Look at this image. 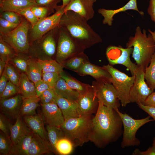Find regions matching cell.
I'll return each mask as SVG.
<instances>
[{
	"label": "cell",
	"instance_id": "6da1fadb",
	"mask_svg": "<svg viewBox=\"0 0 155 155\" xmlns=\"http://www.w3.org/2000/svg\"><path fill=\"white\" fill-rule=\"evenodd\" d=\"M123 127L117 111L106 106L99 100L96 115L92 120L90 141L98 147H105L119 138L123 133Z\"/></svg>",
	"mask_w": 155,
	"mask_h": 155
},
{
	"label": "cell",
	"instance_id": "7a4b0ae2",
	"mask_svg": "<svg viewBox=\"0 0 155 155\" xmlns=\"http://www.w3.org/2000/svg\"><path fill=\"white\" fill-rule=\"evenodd\" d=\"M88 21L77 13L68 11L63 15L59 26L65 29L83 49L102 41L100 36L88 24Z\"/></svg>",
	"mask_w": 155,
	"mask_h": 155
},
{
	"label": "cell",
	"instance_id": "3957f363",
	"mask_svg": "<svg viewBox=\"0 0 155 155\" xmlns=\"http://www.w3.org/2000/svg\"><path fill=\"white\" fill-rule=\"evenodd\" d=\"M126 47L133 48L132 57L138 67L145 70L155 51V41L151 34L147 36L146 30L143 29L142 32L137 26L134 36L129 38Z\"/></svg>",
	"mask_w": 155,
	"mask_h": 155
},
{
	"label": "cell",
	"instance_id": "277c9868",
	"mask_svg": "<svg viewBox=\"0 0 155 155\" xmlns=\"http://www.w3.org/2000/svg\"><path fill=\"white\" fill-rule=\"evenodd\" d=\"M92 118L90 115L67 119L61 126L65 137L74 147L82 146L90 141Z\"/></svg>",
	"mask_w": 155,
	"mask_h": 155
},
{
	"label": "cell",
	"instance_id": "5b68a950",
	"mask_svg": "<svg viewBox=\"0 0 155 155\" xmlns=\"http://www.w3.org/2000/svg\"><path fill=\"white\" fill-rule=\"evenodd\" d=\"M59 26L49 31L30 44L28 55L36 59H52L57 52L56 40L58 39Z\"/></svg>",
	"mask_w": 155,
	"mask_h": 155
},
{
	"label": "cell",
	"instance_id": "8992f818",
	"mask_svg": "<svg viewBox=\"0 0 155 155\" xmlns=\"http://www.w3.org/2000/svg\"><path fill=\"white\" fill-rule=\"evenodd\" d=\"M102 67L111 75L110 82L117 91L121 105L123 107L126 106L130 103L129 93L135 81V76H129L109 64Z\"/></svg>",
	"mask_w": 155,
	"mask_h": 155
},
{
	"label": "cell",
	"instance_id": "52a82bcc",
	"mask_svg": "<svg viewBox=\"0 0 155 155\" xmlns=\"http://www.w3.org/2000/svg\"><path fill=\"white\" fill-rule=\"evenodd\" d=\"M115 110L120 117L123 127L121 148L139 146L140 142L136 136L137 132L142 126L154 120L150 119V116L141 119H135L128 114L121 112L119 109Z\"/></svg>",
	"mask_w": 155,
	"mask_h": 155
},
{
	"label": "cell",
	"instance_id": "ba28073f",
	"mask_svg": "<svg viewBox=\"0 0 155 155\" xmlns=\"http://www.w3.org/2000/svg\"><path fill=\"white\" fill-rule=\"evenodd\" d=\"M29 24L26 20H22L14 29L0 35V38L13 48L18 53L27 54L30 45L28 39L29 31L31 26Z\"/></svg>",
	"mask_w": 155,
	"mask_h": 155
},
{
	"label": "cell",
	"instance_id": "9c48e42d",
	"mask_svg": "<svg viewBox=\"0 0 155 155\" xmlns=\"http://www.w3.org/2000/svg\"><path fill=\"white\" fill-rule=\"evenodd\" d=\"M82 49L64 28L59 26L56 61L61 63L66 59L81 52Z\"/></svg>",
	"mask_w": 155,
	"mask_h": 155
},
{
	"label": "cell",
	"instance_id": "30bf717a",
	"mask_svg": "<svg viewBox=\"0 0 155 155\" xmlns=\"http://www.w3.org/2000/svg\"><path fill=\"white\" fill-rule=\"evenodd\" d=\"M94 95L106 106L111 109H119L121 103L115 88L109 81H98L92 86Z\"/></svg>",
	"mask_w": 155,
	"mask_h": 155
},
{
	"label": "cell",
	"instance_id": "8fae6325",
	"mask_svg": "<svg viewBox=\"0 0 155 155\" xmlns=\"http://www.w3.org/2000/svg\"><path fill=\"white\" fill-rule=\"evenodd\" d=\"M65 7L62 5H57L53 14L39 19L33 27H30V35L32 41L40 38L59 26L61 18L65 12Z\"/></svg>",
	"mask_w": 155,
	"mask_h": 155
},
{
	"label": "cell",
	"instance_id": "7c38bea8",
	"mask_svg": "<svg viewBox=\"0 0 155 155\" xmlns=\"http://www.w3.org/2000/svg\"><path fill=\"white\" fill-rule=\"evenodd\" d=\"M133 48H124L120 46H111L107 48L106 55L109 63L112 65L121 64L126 67L132 75H135L139 68L130 58Z\"/></svg>",
	"mask_w": 155,
	"mask_h": 155
},
{
	"label": "cell",
	"instance_id": "4fadbf2b",
	"mask_svg": "<svg viewBox=\"0 0 155 155\" xmlns=\"http://www.w3.org/2000/svg\"><path fill=\"white\" fill-rule=\"evenodd\" d=\"M144 71L139 67L135 75V81L129 93L130 103L135 102L137 104L141 103L144 104L148 96L154 91L150 89L145 81Z\"/></svg>",
	"mask_w": 155,
	"mask_h": 155
},
{
	"label": "cell",
	"instance_id": "5bb4252c",
	"mask_svg": "<svg viewBox=\"0 0 155 155\" xmlns=\"http://www.w3.org/2000/svg\"><path fill=\"white\" fill-rule=\"evenodd\" d=\"M23 98L19 94L9 98L0 100L1 113L11 122L19 115Z\"/></svg>",
	"mask_w": 155,
	"mask_h": 155
},
{
	"label": "cell",
	"instance_id": "9a60e30c",
	"mask_svg": "<svg viewBox=\"0 0 155 155\" xmlns=\"http://www.w3.org/2000/svg\"><path fill=\"white\" fill-rule=\"evenodd\" d=\"M77 101L81 116L92 115L97 111L98 100L94 95L92 87L84 93L80 94Z\"/></svg>",
	"mask_w": 155,
	"mask_h": 155
},
{
	"label": "cell",
	"instance_id": "2e32d148",
	"mask_svg": "<svg viewBox=\"0 0 155 155\" xmlns=\"http://www.w3.org/2000/svg\"><path fill=\"white\" fill-rule=\"evenodd\" d=\"M96 0H70L65 8V12L71 11L88 21L94 17L93 5Z\"/></svg>",
	"mask_w": 155,
	"mask_h": 155
},
{
	"label": "cell",
	"instance_id": "e0dca14e",
	"mask_svg": "<svg viewBox=\"0 0 155 155\" xmlns=\"http://www.w3.org/2000/svg\"><path fill=\"white\" fill-rule=\"evenodd\" d=\"M41 105L42 115L45 123L49 125L60 127L65 119L57 104L53 102Z\"/></svg>",
	"mask_w": 155,
	"mask_h": 155
},
{
	"label": "cell",
	"instance_id": "ac0fdd59",
	"mask_svg": "<svg viewBox=\"0 0 155 155\" xmlns=\"http://www.w3.org/2000/svg\"><path fill=\"white\" fill-rule=\"evenodd\" d=\"M55 102L61 110L65 120L81 116L77 101L66 99L57 94Z\"/></svg>",
	"mask_w": 155,
	"mask_h": 155
},
{
	"label": "cell",
	"instance_id": "d6986e66",
	"mask_svg": "<svg viewBox=\"0 0 155 155\" xmlns=\"http://www.w3.org/2000/svg\"><path fill=\"white\" fill-rule=\"evenodd\" d=\"M51 153H55V152L49 142L33 132L28 155H41Z\"/></svg>",
	"mask_w": 155,
	"mask_h": 155
},
{
	"label": "cell",
	"instance_id": "ffe728a7",
	"mask_svg": "<svg viewBox=\"0 0 155 155\" xmlns=\"http://www.w3.org/2000/svg\"><path fill=\"white\" fill-rule=\"evenodd\" d=\"M23 117L24 121L34 133L49 141L47 132L44 126L45 122L43 115L36 114Z\"/></svg>",
	"mask_w": 155,
	"mask_h": 155
},
{
	"label": "cell",
	"instance_id": "44dd1931",
	"mask_svg": "<svg viewBox=\"0 0 155 155\" xmlns=\"http://www.w3.org/2000/svg\"><path fill=\"white\" fill-rule=\"evenodd\" d=\"M129 10H133L138 12L141 15L143 16L144 13L140 11L137 8V0H130L125 5L116 9H107L100 8L98 9V13L104 17L102 23L107 24L109 26L112 25L113 20V17L116 14L121 12Z\"/></svg>",
	"mask_w": 155,
	"mask_h": 155
},
{
	"label": "cell",
	"instance_id": "7402d4cb",
	"mask_svg": "<svg viewBox=\"0 0 155 155\" xmlns=\"http://www.w3.org/2000/svg\"><path fill=\"white\" fill-rule=\"evenodd\" d=\"M76 71L81 75H91L97 79L98 81L105 80L110 82L111 78L110 74L102 67L88 62L84 63Z\"/></svg>",
	"mask_w": 155,
	"mask_h": 155
},
{
	"label": "cell",
	"instance_id": "603a6c76",
	"mask_svg": "<svg viewBox=\"0 0 155 155\" xmlns=\"http://www.w3.org/2000/svg\"><path fill=\"white\" fill-rule=\"evenodd\" d=\"M39 5L34 0H0L1 13L10 11L18 13L26 8Z\"/></svg>",
	"mask_w": 155,
	"mask_h": 155
},
{
	"label": "cell",
	"instance_id": "cb8c5ba5",
	"mask_svg": "<svg viewBox=\"0 0 155 155\" xmlns=\"http://www.w3.org/2000/svg\"><path fill=\"white\" fill-rule=\"evenodd\" d=\"M31 131L24 120L19 115L17 117L15 123L10 129V137L13 146L15 145L24 135Z\"/></svg>",
	"mask_w": 155,
	"mask_h": 155
},
{
	"label": "cell",
	"instance_id": "d4e9b609",
	"mask_svg": "<svg viewBox=\"0 0 155 155\" xmlns=\"http://www.w3.org/2000/svg\"><path fill=\"white\" fill-rule=\"evenodd\" d=\"M54 88L57 95L68 100L77 101L80 95L78 92L70 88L64 80L61 77Z\"/></svg>",
	"mask_w": 155,
	"mask_h": 155
},
{
	"label": "cell",
	"instance_id": "484cf974",
	"mask_svg": "<svg viewBox=\"0 0 155 155\" xmlns=\"http://www.w3.org/2000/svg\"><path fill=\"white\" fill-rule=\"evenodd\" d=\"M19 87L23 99L37 96L34 83L28 78L25 73L20 74Z\"/></svg>",
	"mask_w": 155,
	"mask_h": 155
},
{
	"label": "cell",
	"instance_id": "4316f807",
	"mask_svg": "<svg viewBox=\"0 0 155 155\" xmlns=\"http://www.w3.org/2000/svg\"><path fill=\"white\" fill-rule=\"evenodd\" d=\"M33 134L31 131L22 137L16 144L12 146L9 155H28Z\"/></svg>",
	"mask_w": 155,
	"mask_h": 155
},
{
	"label": "cell",
	"instance_id": "83f0119b",
	"mask_svg": "<svg viewBox=\"0 0 155 155\" xmlns=\"http://www.w3.org/2000/svg\"><path fill=\"white\" fill-rule=\"evenodd\" d=\"M42 69L39 61L30 57L28 62L26 73L34 83L42 80Z\"/></svg>",
	"mask_w": 155,
	"mask_h": 155
},
{
	"label": "cell",
	"instance_id": "f1b7e54d",
	"mask_svg": "<svg viewBox=\"0 0 155 155\" xmlns=\"http://www.w3.org/2000/svg\"><path fill=\"white\" fill-rule=\"evenodd\" d=\"M39 97L37 96L23 99L20 112L21 117L36 114V110L40 105Z\"/></svg>",
	"mask_w": 155,
	"mask_h": 155
},
{
	"label": "cell",
	"instance_id": "f546056e",
	"mask_svg": "<svg viewBox=\"0 0 155 155\" xmlns=\"http://www.w3.org/2000/svg\"><path fill=\"white\" fill-rule=\"evenodd\" d=\"M46 129L49 141L56 154L55 147L57 143L61 138L65 137V135L60 127L47 124Z\"/></svg>",
	"mask_w": 155,
	"mask_h": 155
},
{
	"label": "cell",
	"instance_id": "4dcf8cb0",
	"mask_svg": "<svg viewBox=\"0 0 155 155\" xmlns=\"http://www.w3.org/2000/svg\"><path fill=\"white\" fill-rule=\"evenodd\" d=\"M59 74L60 77L64 80L70 88L78 92L80 94L84 93L91 87L88 85L84 84L70 77L63 71Z\"/></svg>",
	"mask_w": 155,
	"mask_h": 155
},
{
	"label": "cell",
	"instance_id": "1f68e13d",
	"mask_svg": "<svg viewBox=\"0 0 155 155\" xmlns=\"http://www.w3.org/2000/svg\"><path fill=\"white\" fill-rule=\"evenodd\" d=\"M144 78L149 87L155 90V51L151 57L149 65L144 71Z\"/></svg>",
	"mask_w": 155,
	"mask_h": 155
},
{
	"label": "cell",
	"instance_id": "d6a6232c",
	"mask_svg": "<svg viewBox=\"0 0 155 155\" xmlns=\"http://www.w3.org/2000/svg\"><path fill=\"white\" fill-rule=\"evenodd\" d=\"M18 53L13 48L0 38V59L7 63Z\"/></svg>",
	"mask_w": 155,
	"mask_h": 155
},
{
	"label": "cell",
	"instance_id": "836d02e7",
	"mask_svg": "<svg viewBox=\"0 0 155 155\" xmlns=\"http://www.w3.org/2000/svg\"><path fill=\"white\" fill-rule=\"evenodd\" d=\"M39 62L42 72H49L59 73L63 71V65L55 60L37 59Z\"/></svg>",
	"mask_w": 155,
	"mask_h": 155
},
{
	"label": "cell",
	"instance_id": "e575fe53",
	"mask_svg": "<svg viewBox=\"0 0 155 155\" xmlns=\"http://www.w3.org/2000/svg\"><path fill=\"white\" fill-rule=\"evenodd\" d=\"M30 57L27 54L18 53L9 62L20 72L26 73L28 61Z\"/></svg>",
	"mask_w": 155,
	"mask_h": 155
},
{
	"label": "cell",
	"instance_id": "d590c367",
	"mask_svg": "<svg viewBox=\"0 0 155 155\" xmlns=\"http://www.w3.org/2000/svg\"><path fill=\"white\" fill-rule=\"evenodd\" d=\"M20 74L18 70L10 62L6 63L3 73L9 81L18 86Z\"/></svg>",
	"mask_w": 155,
	"mask_h": 155
},
{
	"label": "cell",
	"instance_id": "8d00e7d4",
	"mask_svg": "<svg viewBox=\"0 0 155 155\" xmlns=\"http://www.w3.org/2000/svg\"><path fill=\"white\" fill-rule=\"evenodd\" d=\"M74 146L71 141L65 137L59 140L55 147L56 154L67 155L72 152Z\"/></svg>",
	"mask_w": 155,
	"mask_h": 155
},
{
	"label": "cell",
	"instance_id": "74e56055",
	"mask_svg": "<svg viewBox=\"0 0 155 155\" xmlns=\"http://www.w3.org/2000/svg\"><path fill=\"white\" fill-rule=\"evenodd\" d=\"M84 55L82 52L79 53L64 64V65L68 68L77 71L84 63Z\"/></svg>",
	"mask_w": 155,
	"mask_h": 155
},
{
	"label": "cell",
	"instance_id": "f35d334b",
	"mask_svg": "<svg viewBox=\"0 0 155 155\" xmlns=\"http://www.w3.org/2000/svg\"><path fill=\"white\" fill-rule=\"evenodd\" d=\"M13 146L10 136L0 133V154L9 155Z\"/></svg>",
	"mask_w": 155,
	"mask_h": 155
},
{
	"label": "cell",
	"instance_id": "ab89813d",
	"mask_svg": "<svg viewBox=\"0 0 155 155\" xmlns=\"http://www.w3.org/2000/svg\"><path fill=\"white\" fill-rule=\"evenodd\" d=\"M20 93V89L19 86L8 81L4 90L0 95V99L1 100L9 98L16 94Z\"/></svg>",
	"mask_w": 155,
	"mask_h": 155
},
{
	"label": "cell",
	"instance_id": "60d3db41",
	"mask_svg": "<svg viewBox=\"0 0 155 155\" xmlns=\"http://www.w3.org/2000/svg\"><path fill=\"white\" fill-rule=\"evenodd\" d=\"M33 13L39 19L48 17L51 13H55V10L46 7L37 5L31 7Z\"/></svg>",
	"mask_w": 155,
	"mask_h": 155
},
{
	"label": "cell",
	"instance_id": "b9f144b4",
	"mask_svg": "<svg viewBox=\"0 0 155 155\" xmlns=\"http://www.w3.org/2000/svg\"><path fill=\"white\" fill-rule=\"evenodd\" d=\"M57 95L54 88H51L45 90L38 97L41 104H44L55 102Z\"/></svg>",
	"mask_w": 155,
	"mask_h": 155
},
{
	"label": "cell",
	"instance_id": "7bdbcfd3",
	"mask_svg": "<svg viewBox=\"0 0 155 155\" xmlns=\"http://www.w3.org/2000/svg\"><path fill=\"white\" fill-rule=\"evenodd\" d=\"M0 18L11 23L19 25L22 21L21 16L12 11H5L1 13Z\"/></svg>",
	"mask_w": 155,
	"mask_h": 155
},
{
	"label": "cell",
	"instance_id": "ee69618b",
	"mask_svg": "<svg viewBox=\"0 0 155 155\" xmlns=\"http://www.w3.org/2000/svg\"><path fill=\"white\" fill-rule=\"evenodd\" d=\"M60 77L58 73L42 72V79L50 87L54 88Z\"/></svg>",
	"mask_w": 155,
	"mask_h": 155
},
{
	"label": "cell",
	"instance_id": "f6af8a7d",
	"mask_svg": "<svg viewBox=\"0 0 155 155\" xmlns=\"http://www.w3.org/2000/svg\"><path fill=\"white\" fill-rule=\"evenodd\" d=\"M31 7L24 9L17 13L20 16L24 17L30 23L31 26L30 27H32L36 23L39 19L33 13Z\"/></svg>",
	"mask_w": 155,
	"mask_h": 155
},
{
	"label": "cell",
	"instance_id": "bcb514c9",
	"mask_svg": "<svg viewBox=\"0 0 155 155\" xmlns=\"http://www.w3.org/2000/svg\"><path fill=\"white\" fill-rule=\"evenodd\" d=\"M19 25L11 23L0 18V35L6 34L16 28Z\"/></svg>",
	"mask_w": 155,
	"mask_h": 155
},
{
	"label": "cell",
	"instance_id": "7dc6e473",
	"mask_svg": "<svg viewBox=\"0 0 155 155\" xmlns=\"http://www.w3.org/2000/svg\"><path fill=\"white\" fill-rule=\"evenodd\" d=\"M11 121L3 114H0V129L5 134L10 136V129L12 125Z\"/></svg>",
	"mask_w": 155,
	"mask_h": 155
},
{
	"label": "cell",
	"instance_id": "c3c4849f",
	"mask_svg": "<svg viewBox=\"0 0 155 155\" xmlns=\"http://www.w3.org/2000/svg\"><path fill=\"white\" fill-rule=\"evenodd\" d=\"M62 0H36V3L39 5L47 7L55 10L57 4Z\"/></svg>",
	"mask_w": 155,
	"mask_h": 155
},
{
	"label": "cell",
	"instance_id": "681fc988",
	"mask_svg": "<svg viewBox=\"0 0 155 155\" xmlns=\"http://www.w3.org/2000/svg\"><path fill=\"white\" fill-rule=\"evenodd\" d=\"M37 96L39 97L45 90L51 88L42 79L34 83Z\"/></svg>",
	"mask_w": 155,
	"mask_h": 155
},
{
	"label": "cell",
	"instance_id": "f907efd6",
	"mask_svg": "<svg viewBox=\"0 0 155 155\" xmlns=\"http://www.w3.org/2000/svg\"><path fill=\"white\" fill-rule=\"evenodd\" d=\"M133 155H155V137L154 138L153 144L147 150L141 151L139 149H135L132 153Z\"/></svg>",
	"mask_w": 155,
	"mask_h": 155
},
{
	"label": "cell",
	"instance_id": "816d5d0a",
	"mask_svg": "<svg viewBox=\"0 0 155 155\" xmlns=\"http://www.w3.org/2000/svg\"><path fill=\"white\" fill-rule=\"evenodd\" d=\"M137 104L140 108L148 113L155 121V107L146 105L141 103Z\"/></svg>",
	"mask_w": 155,
	"mask_h": 155
},
{
	"label": "cell",
	"instance_id": "f5cc1de1",
	"mask_svg": "<svg viewBox=\"0 0 155 155\" xmlns=\"http://www.w3.org/2000/svg\"><path fill=\"white\" fill-rule=\"evenodd\" d=\"M147 11L151 20L155 23V0H150ZM154 32L155 33V30Z\"/></svg>",
	"mask_w": 155,
	"mask_h": 155
},
{
	"label": "cell",
	"instance_id": "db71d44e",
	"mask_svg": "<svg viewBox=\"0 0 155 155\" xmlns=\"http://www.w3.org/2000/svg\"><path fill=\"white\" fill-rule=\"evenodd\" d=\"M144 104L155 107V92L153 91L148 96Z\"/></svg>",
	"mask_w": 155,
	"mask_h": 155
},
{
	"label": "cell",
	"instance_id": "11a10c76",
	"mask_svg": "<svg viewBox=\"0 0 155 155\" xmlns=\"http://www.w3.org/2000/svg\"><path fill=\"white\" fill-rule=\"evenodd\" d=\"M8 81L7 77L2 74L0 78V95L4 90Z\"/></svg>",
	"mask_w": 155,
	"mask_h": 155
},
{
	"label": "cell",
	"instance_id": "9f6ffc18",
	"mask_svg": "<svg viewBox=\"0 0 155 155\" xmlns=\"http://www.w3.org/2000/svg\"><path fill=\"white\" fill-rule=\"evenodd\" d=\"M7 63L0 59V76H1L4 70Z\"/></svg>",
	"mask_w": 155,
	"mask_h": 155
},
{
	"label": "cell",
	"instance_id": "6f0895ef",
	"mask_svg": "<svg viewBox=\"0 0 155 155\" xmlns=\"http://www.w3.org/2000/svg\"><path fill=\"white\" fill-rule=\"evenodd\" d=\"M62 5L63 7H65L69 3L70 0H62Z\"/></svg>",
	"mask_w": 155,
	"mask_h": 155
},
{
	"label": "cell",
	"instance_id": "680465c9",
	"mask_svg": "<svg viewBox=\"0 0 155 155\" xmlns=\"http://www.w3.org/2000/svg\"><path fill=\"white\" fill-rule=\"evenodd\" d=\"M148 31L149 32H150V33L152 35L153 38L154 40L155 41V33H154V32L152 31L150 29H148Z\"/></svg>",
	"mask_w": 155,
	"mask_h": 155
},
{
	"label": "cell",
	"instance_id": "91938a15",
	"mask_svg": "<svg viewBox=\"0 0 155 155\" xmlns=\"http://www.w3.org/2000/svg\"></svg>",
	"mask_w": 155,
	"mask_h": 155
},
{
	"label": "cell",
	"instance_id": "94428289",
	"mask_svg": "<svg viewBox=\"0 0 155 155\" xmlns=\"http://www.w3.org/2000/svg\"></svg>",
	"mask_w": 155,
	"mask_h": 155
}]
</instances>
